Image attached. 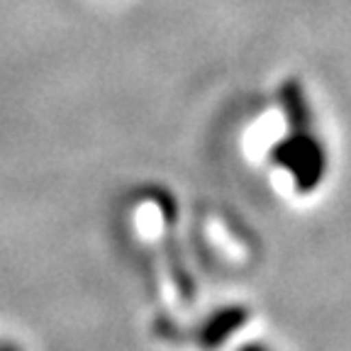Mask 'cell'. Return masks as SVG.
<instances>
[{"mask_svg": "<svg viewBox=\"0 0 351 351\" xmlns=\"http://www.w3.org/2000/svg\"><path fill=\"white\" fill-rule=\"evenodd\" d=\"M288 130L271 149V164L288 176L298 193H315L327 178L329 154L315 127V115L300 83L293 78L280 88Z\"/></svg>", "mask_w": 351, "mask_h": 351, "instance_id": "6da1fadb", "label": "cell"}]
</instances>
